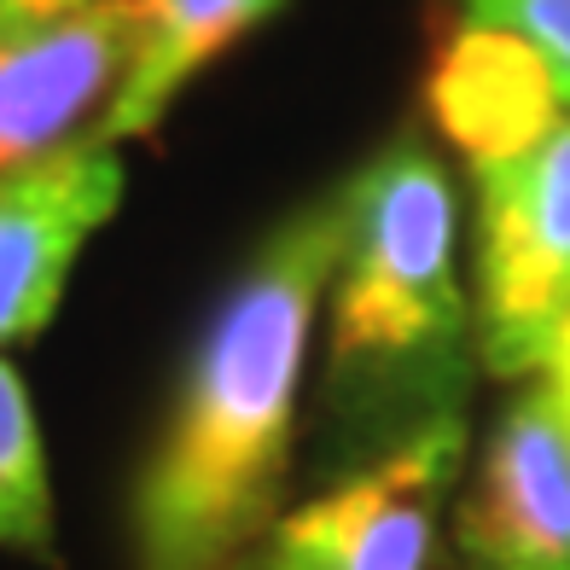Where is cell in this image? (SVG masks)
Listing matches in <instances>:
<instances>
[{
    "label": "cell",
    "mask_w": 570,
    "mask_h": 570,
    "mask_svg": "<svg viewBox=\"0 0 570 570\" xmlns=\"http://www.w3.org/2000/svg\"><path fill=\"white\" fill-rule=\"evenodd\" d=\"M122 180L117 146L99 135L0 180V350L53 321L76 256L111 222Z\"/></svg>",
    "instance_id": "52a82bcc"
},
{
    "label": "cell",
    "mask_w": 570,
    "mask_h": 570,
    "mask_svg": "<svg viewBox=\"0 0 570 570\" xmlns=\"http://www.w3.org/2000/svg\"><path fill=\"white\" fill-rule=\"evenodd\" d=\"M18 7H23V0H0V36L23 30V23H18Z\"/></svg>",
    "instance_id": "5bb4252c"
},
{
    "label": "cell",
    "mask_w": 570,
    "mask_h": 570,
    "mask_svg": "<svg viewBox=\"0 0 570 570\" xmlns=\"http://www.w3.org/2000/svg\"><path fill=\"white\" fill-rule=\"evenodd\" d=\"M344 256V187L285 216L227 285L135 489V570H239L292 465L297 384Z\"/></svg>",
    "instance_id": "6da1fadb"
},
{
    "label": "cell",
    "mask_w": 570,
    "mask_h": 570,
    "mask_svg": "<svg viewBox=\"0 0 570 570\" xmlns=\"http://www.w3.org/2000/svg\"><path fill=\"white\" fill-rule=\"evenodd\" d=\"M431 99L449 135L472 151V164L535 140L559 106L548 70L530 47L501 30H483V23H465L454 36V47L436 65Z\"/></svg>",
    "instance_id": "ba28073f"
},
{
    "label": "cell",
    "mask_w": 570,
    "mask_h": 570,
    "mask_svg": "<svg viewBox=\"0 0 570 570\" xmlns=\"http://www.w3.org/2000/svg\"><path fill=\"white\" fill-rule=\"evenodd\" d=\"M279 12V0H140V47L128 65L111 111L94 122L99 140L146 135L164 117V106L187 88L198 65H210L222 47H233L250 23Z\"/></svg>",
    "instance_id": "9c48e42d"
},
{
    "label": "cell",
    "mask_w": 570,
    "mask_h": 570,
    "mask_svg": "<svg viewBox=\"0 0 570 570\" xmlns=\"http://www.w3.org/2000/svg\"><path fill=\"white\" fill-rule=\"evenodd\" d=\"M454 548L472 570H570V402L553 373L501 407L454 512Z\"/></svg>",
    "instance_id": "5b68a950"
},
{
    "label": "cell",
    "mask_w": 570,
    "mask_h": 570,
    "mask_svg": "<svg viewBox=\"0 0 570 570\" xmlns=\"http://www.w3.org/2000/svg\"><path fill=\"white\" fill-rule=\"evenodd\" d=\"M140 47V0H82L0 36V180L82 140L106 117Z\"/></svg>",
    "instance_id": "8992f818"
},
{
    "label": "cell",
    "mask_w": 570,
    "mask_h": 570,
    "mask_svg": "<svg viewBox=\"0 0 570 570\" xmlns=\"http://www.w3.org/2000/svg\"><path fill=\"white\" fill-rule=\"evenodd\" d=\"M472 23L524 41L548 70L553 94L570 106V0H460Z\"/></svg>",
    "instance_id": "8fae6325"
},
{
    "label": "cell",
    "mask_w": 570,
    "mask_h": 570,
    "mask_svg": "<svg viewBox=\"0 0 570 570\" xmlns=\"http://www.w3.org/2000/svg\"><path fill=\"white\" fill-rule=\"evenodd\" d=\"M70 7H82V0H23L18 7V23H41V18H59Z\"/></svg>",
    "instance_id": "7c38bea8"
},
{
    "label": "cell",
    "mask_w": 570,
    "mask_h": 570,
    "mask_svg": "<svg viewBox=\"0 0 570 570\" xmlns=\"http://www.w3.org/2000/svg\"><path fill=\"white\" fill-rule=\"evenodd\" d=\"M478 350L501 379L553 367L570 321V117L478 158Z\"/></svg>",
    "instance_id": "3957f363"
},
{
    "label": "cell",
    "mask_w": 570,
    "mask_h": 570,
    "mask_svg": "<svg viewBox=\"0 0 570 570\" xmlns=\"http://www.w3.org/2000/svg\"><path fill=\"white\" fill-rule=\"evenodd\" d=\"M454 180L402 135L344 187V256L332 268V344L321 425L355 472L465 396V292L454 268Z\"/></svg>",
    "instance_id": "7a4b0ae2"
},
{
    "label": "cell",
    "mask_w": 570,
    "mask_h": 570,
    "mask_svg": "<svg viewBox=\"0 0 570 570\" xmlns=\"http://www.w3.org/2000/svg\"><path fill=\"white\" fill-rule=\"evenodd\" d=\"M553 379H559V391H564V402H570V321H564V332H559V350H553V367H548Z\"/></svg>",
    "instance_id": "4fadbf2b"
},
{
    "label": "cell",
    "mask_w": 570,
    "mask_h": 570,
    "mask_svg": "<svg viewBox=\"0 0 570 570\" xmlns=\"http://www.w3.org/2000/svg\"><path fill=\"white\" fill-rule=\"evenodd\" d=\"M460 460L465 413H443L279 518L239 570H431Z\"/></svg>",
    "instance_id": "277c9868"
},
{
    "label": "cell",
    "mask_w": 570,
    "mask_h": 570,
    "mask_svg": "<svg viewBox=\"0 0 570 570\" xmlns=\"http://www.w3.org/2000/svg\"><path fill=\"white\" fill-rule=\"evenodd\" d=\"M0 548L53 559V483L23 379L0 355Z\"/></svg>",
    "instance_id": "30bf717a"
}]
</instances>
